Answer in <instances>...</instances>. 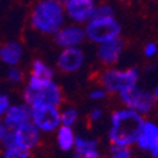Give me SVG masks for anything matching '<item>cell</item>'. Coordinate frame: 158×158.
Listing matches in <instances>:
<instances>
[{
	"label": "cell",
	"mask_w": 158,
	"mask_h": 158,
	"mask_svg": "<svg viewBox=\"0 0 158 158\" xmlns=\"http://www.w3.org/2000/svg\"><path fill=\"white\" fill-rule=\"evenodd\" d=\"M143 115L129 108L115 110L111 114L108 138L114 147H131L137 144L144 125Z\"/></svg>",
	"instance_id": "obj_1"
},
{
	"label": "cell",
	"mask_w": 158,
	"mask_h": 158,
	"mask_svg": "<svg viewBox=\"0 0 158 158\" xmlns=\"http://www.w3.org/2000/svg\"><path fill=\"white\" fill-rule=\"evenodd\" d=\"M63 22V9L58 0H43L32 14L34 28L43 33H57Z\"/></svg>",
	"instance_id": "obj_2"
},
{
	"label": "cell",
	"mask_w": 158,
	"mask_h": 158,
	"mask_svg": "<svg viewBox=\"0 0 158 158\" xmlns=\"http://www.w3.org/2000/svg\"><path fill=\"white\" fill-rule=\"evenodd\" d=\"M32 123L42 133L57 131L58 128L62 125L61 113L58 111V106L49 104L32 105Z\"/></svg>",
	"instance_id": "obj_3"
},
{
	"label": "cell",
	"mask_w": 158,
	"mask_h": 158,
	"mask_svg": "<svg viewBox=\"0 0 158 158\" xmlns=\"http://www.w3.org/2000/svg\"><path fill=\"white\" fill-rule=\"evenodd\" d=\"M119 33H120V25L114 19V17L90 19L86 27V35L89 37V39L100 44L118 38Z\"/></svg>",
	"instance_id": "obj_4"
},
{
	"label": "cell",
	"mask_w": 158,
	"mask_h": 158,
	"mask_svg": "<svg viewBox=\"0 0 158 158\" xmlns=\"http://www.w3.org/2000/svg\"><path fill=\"white\" fill-rule=\"evenodd\" d=\"M24 101L31 106L35 104H49L58 106L61 102V91L53 81L42 86L28 85L24 91Z\"/></svg>",
	"instance_id": "obj_5"
},
{
	"label": "cell",
	"mask_w": 158,
	"mask_h": 158,
	"mask_svg": "<svg viewBox=\"0 0 158 158\" xmlns=\"http://www.w3.org/2000/svg\"><path fill=\"white\" fill-rule=\"evenodd\" d=\"M138 71L135 69H129L124 71L109 70L102 77V84L108 91L111 93H124L137 86Z\"/></svg>",
	"instance_id": "obj_6"
},
{
	"label": "cell",
	"mask_w": 158,
	"mask_h": 158,
	"mask_svg": "<svg viewBox=\"0 0 158 158\" xmlns=\"http://www.w3.org/2000/svg\"><path fill=\"white\" fill-rule=\"evenodd\" d=\"M120 100L125 105V108H129L142 115L149 114L157 104L152 93L137 86L124 91V93H120Z\"/></svg>",
	"instance_id": "obj_7"
},
{
	"label": "cell",
	"mask_w": 158,
	"mask_h": 158,
	"mask_svg": "<svg viewBox=\"0 0 158 158\" xmlns=\"http://www.w3.org/2000/svg\"><path fill=\"white\" fill-rule=\"evenodd\" d=\"M32 122V106L25 104H18V105H11L8 109V111L3 115V120L10 130H15L19 127L28 124Z\"/></svg>",
	"instance_id": "obj_8"
},
{
	"label": "cell",
	"mask_w": 158,
	"mask_h": 158,
	"mask_svg": "<svg viewBox=\"0 0 158 158\" xmlns=\"http://www.w3.org/2000/svg\"><path fill=\"white\" fill-rule=\"evenodd\" d=\"M135 146L151 154V157H158V124L146 120L139 134Z\"/></svg>",
	"instance_id": "obj_9"
},
{
	"label": "cell",
	"mask_w": 158,
	"mask_h": 158,
	"mask_svg": "<svg viewBox=\"0 0 158 158\" xmlns=\"http://www.w3.org/2000/svg\"><path fill=\"white\" fill-rule=\"evenodd\" d=\"M13 133H14V144L20 146L31 152L33 149H35L38 147V144L41 143L42 131L32 122L19 127L15 130H13Z\"/></svg>",
	"instance_id": "obj_10"
},
{
	"label": "cell",
	"mask_w": 158,
	"mask_h": 158,
	"mask_svg": "<svg viewBox=\"0 0 158 158\" xmlns=\"http://www.w3.org/2000/svg\"><path fill=\"white\" fill-rule=\"evenodd\" d=\"M95 9L96 8L93 0H67L66 2V11L69 17L80 23L93 19Z\"/></svg>",
	"instance_id": "obj_11"
},
{
	"label": "cell",
	"mask_w": 158,
	"mask_h": 158,
	"mask_svg": "<svg viewBox=\"0 0 158 158\" xmlns=\"http://www.w3.org/2000/svg\"><path fill=\"white\" fill-rule=\"evenodd\" d=\"M84 53L78 47L64 48L58 56L57 64L58 69L64 72H75L82 66Z\"/></svg>",
	"instance_id": "obj_12"
},
{
	"label": "cell",
	"mask_w": 158,
	"mask_h": 158,
	"mask_svg": "<svg viewBox=\"0 0 158 158\" xmlns=\"http://www.w3.org/2000/svg\"><path fill=\"white\" fill-rule=\"evenodd\" d=\"M86 32L81 29L80 27H66L63 29H60L56 33V42L58 46L63 48H69V47H77L84 39H85Z\"/></svg>",
	"instance_id": "obj_13"
},
{
	"label": "cell",
	"mask_w": 158,
	"mask_h": 158,
	"mask_svg": "<svg viewBox=\"0 0 158 158\" xmlns=\"http://www.w3.org/2000/svg\"><path fill=\"white\" fill-rule=\"evenodd\" d=\"M122 51H123V41L119 38H115L100 44L98 56L105 63H114L119 60Z\"/></svg>",
	"instance_id": "obj_14"
},
{
	"label": "cell",
	"mask_w": 158,
	"mask_h": 158,
	"mask_svg": "<svg viewBox=\"0 0 158 158\" xmlns=\"http://www.w3.org/2000/svg\"><path fill=\"white\" fill-rule=\"evenodd\" d=\"M76 138H77V135H75L72 127H67V125H61L57 130V134H56L57 146L62 152L73 151Z\"/></svg>",
	"instance_id": "obj_15"
},
{
	"label": "cell",
	"mask_w": 158,
	"mask_h": 158,
	"mask_svg": "<svg viewBox=\"0 0 158 158\" xmlns=\"http://www.w3.org/2000/svg\"><path fill=\"white\" fill-rule=\"evenodd\" d=\"M0 57L2 61L6 64L14 66L22 58V47L17 42H9L4 44L0 49Z\"/></svg>",
	"instance_id": "obj_16"
},
{
	"label": "cell",
	"mask_w": 158,
	"mask_h": 158,
	"mask_svg": "<svg viewBox=\"0 0 158 158\" xmlns=\"http://www.w3.org/2000/svg\"><path fill=\"white\" fill-rule=\"evenodd\" d=\"M98 146H99V143L96 139L77 135L76 142H75V148H73L75 156L76 154H84V153H87L90 151H95V149H98Z\"/></svg>",
	"instance_id": "obj_17"
},
{
	"label": "cell",
	"mask_w": 158,
	"mask_h": 158,
	"mask_svg": "<svg viewBox=\"0 0 158 158\" xmlns=\"http://www.w3.org/2000/svg\"><path fill=\"white\" fill-rule=\"evenodd\" d=\"M33 77L39 78V80H44V81H52L53 77V72L49 67L42 62V61H34L33 63Z\"/></svg>",
	"instance_id": "obj_18"
},
{
	"label": "cell",
	"mask_w": 158,
	"mask_h": 158,
	"mask_svg": "<svg viewBox=\"0 0 158 158\" xmlns=\"http://www.w3.org/2000/svg\"><path fill=\"white\" fill-rule=\"evenodd\" d=\"M3 158H31V151L17 144L5 147L3 151Z\"/></svg>",
	"instance_id": "obj_19"
},
{
	"label": "cell",
	"mask_w": 158,
	"mask_h": 158,
	"mask_svg": "<svg viewBox=\"0 0 158 158\" xmlns=\"http://www.w3.org/2000/svg\"><path fill=\"white\" fill-rule=\"evenodd\" d=\"M78 119V113L77 110L69 108V109H64L61 113V120H62V125H67V127H73L75 123Z\"/></svg>",
	"instance_id": "obj_20"
},
{
	"label": "cell",
	"mask_w": 158,
	"mask_h": 158,
	"mask_svg": "<svg viewBox=\"0 0 158 158\" xmlns=\"http://www.w3.org/2000/svg\"><path fill=\"white\" fill-rule=\"evenodd\" d=\"M109 158H134V154L129 147H114V146H111Z\"/></svg>",
	"instance_id": "obj_21"
},
{
	"label": "cell",
	"mask_w": 158,
	"mask_h": 158,
	"mask_svg": "<svg viewBox=\"0 0 158 158\" xmlns=\"http://www.w3.org/2000/svg\"><path fill=\"white\" fill-rule=\"evenodd\" d=\"M114 15L113 8L109 5H100L95 9V13L93 15V19H101V18H111Z\"/></svg>",
	"instance_id": "obj_22"
},
{
	"label": "cell",
	"mask_w": 158,
	"mask_h": 158,
	"mask_svg": "<svg viewBox=\"0 0 158 158\" xmlns=\"http://www.w3.org/2000/svg\"><path fill=\"white\" fill-rule=\"evenodd\" d=\"M10 106H11V104H10L9 96L5 95V94H3L2 96H0V114L4 115Z\"/></svg>",
	"instance_id": "obj_23"
},
{
	"label": "cell",
	"mask_w": 158,
	"mask_h": 158,
	"mask_svg": "<svg viewBox=\"0 0 158 158\" xmlns=\"http://www.w3.org/2000/svg\"><path fill=\"white\" fill-rule=\"evenodd\" d=\"M8 78L11 82H19L22 80V72L18 69H11L8 72Z\"/></svg>",
	"instance_id": "obj_24"
},
{
	"label": "cell",
	"mask_w": 158,
	"mask_h": 158,
	"mask_svg": "<svg viewBox=\"0 0 158 158\" xmlns=\"http://www.w3.org/2000/svg\"><path fill=\"white\" fill-rule=\"evenodd\" d=\"M73 158H101V154L99 149H95V151H90L84 154H76Z\"/></svg>",
	"instance_id": "obj_25"
},
{
	"label": "cell",
	"mask_w": 158,
	"mask_h": 158,
	"mask_svg": "<svg viewBox=\"0 0 158 158\" xmlns=\"http://www.w3.org/2000/svg\"><path fill=\"white\" fill-rule=\"evenodd\" d=\"M90 98L93 100H101L105 98V91L101 89H95L90 93Z\"/></svg>",
	"instance_id": "obj_26"
},
{
	"label": "cell",
	"mask_w": 158,
	"mask_h": 158,
	"mask_svg": "<svg viewBox=\"0 0 158 158\" xmlns=\"http://www.w3.org/2000/svg\"><path fill=\"white\" fill-rule=\"evenodd\" d=\"M144 52H146V56L147 57H152V56H154L157 53V46L151 42V43H148L146 46V49H144Z\"/></svg>",
	"instance_id": "obj_27"
},
{
	"label": "cell",
	"mask_w": 158,
	"mask_h": 158,
	"mask_svg": "<svg viewBox=\"0 0 158 158\" xmlns=\"http://www.w3.org/2000/svg\"><path fill=\"white\" fill-rule=\"evenodd\" d=\"M101 116H102V111H101V109H99V108L93 109V111L90 113V119L93 120V122H98V120H100V119H101Z\"/></svg>",
	"instance_id": "obj_28"
},
{
	"label": "cell",
	"mask_w": 158,
	"mask_h": 158,
	"mask_svg": "<svg viewBox=\"0 0 158 158\" xmlns=\"http://www.w3.org/2000/svg\"><path fill=\"white\" fill-rule=\"evenodd\" d=\"M153 95H154V99H156V102L158 104V86L156 87V90H154V93H153Z\"/></svg>",
	"instance_id": "obj_29"
},
{
	"label": "cell",
	"mask_w": 158,
	"mask_h": 158,
	"mask_svg": "<svg viewBox=\"0 0 158 158\" xmlns=\"http://www.w3.org/2000/svg\"><path fill=\"white\" fill-rule=\"evenodd\" d=\"M151 158H158V157H151Z\"/></svg>",
	"instance_id": "obj_30"
}]
</instances>
